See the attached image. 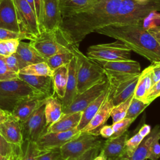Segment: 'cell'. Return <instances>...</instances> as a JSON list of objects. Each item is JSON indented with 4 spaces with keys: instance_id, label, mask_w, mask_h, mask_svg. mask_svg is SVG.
<instances>
[{
    "instance_id": "1",
    "label": "cell",
    "mask_w": 160,
    "mask_h": 160,
    "mask_svg": "<svg viewBox=\"0 0 160 160\" xmlns=\"http://www.w3.org/2000/svg\"><path fill=\"white\" fill-rule=\"evenodd\" d=\"M121 1L98 0L90 8L62 18L59 29L71 45L78 46L87 35L109 25Z\"/></svg>"
},
{
    "instance_id": "2",
    "label": "cell",
    "mask_w": 160,
    "mask_h": 160,
    "mask_svg": "<svg viewBox=\"0 0 160 160\" xmlns=\"http://www.w3.org/2000/svg\"><path fill=\"white\" fill-rule=\"evenodd\" d=\"M95 32L121 41L131 51L151 63L160 61V45L143 27L142 21L124 26H106Z\"/></svg>"
},
{
    "instance_id": "3",
    "label": "cell",
    "mask_w": 160,
    "mask_h": 160,
    "mask_svg": "<svg viewBox=\"0 0 160 160\" xmlns=\"http://www.w3.org/2000/svg\"><path fill=\"white\" fill-rule=\"evenodd\" d=\"M154 11H160V0H122L118 10L109 26L136 24L146 18Z\"/></svg>"
},
{
    "instance_id": "4",
    "label": "cell",
    "mask_w": 160,
    "mask_h": 160,
    "mask_svg": "<svg viewBox=\"0 0 160 160\" xmlns=\"http://www.w3.org/2000/svg\"><path fill=\"white\" fill-rule=\"evenodd\" d=\"M72 51L76 58L78 94L106 79L102 66L81 52L78 46L72 45Z\"/></svg>"
},
{
    "instance_id": "5",
    "label": "cell",
    "mask_w": 160,
    "mask_h": 160,
    "mask_svg": "<svg viewBox=\"0 0 160 160\" xmlns=\"http://www.w3.org/2000/svg\"><path fill=\"white\" fill-rule=\"evenodd\" d=\"M39 96H47L19 78L0 81V109L6 112L11 114L16 105L22 99Z\"/></svg>"
},
{
    "instance_id": "6",
    "label": "cell",
    "mask_w": 160,
    "mask_h": 160,
    "mask_svg": "<svg viewBox=\"0 0 160 160\" xmlns=\"http://www.w3.org/2000/svg\"><path fill=\"white\" fill-rule=\"evenodd\" d=\"M29 43L46 59L58 53L72 51V45L66 39L59 28L41 31Z\"/></svg>"
},
{
    "instance_id": "7",
    "label": "cell",
    "mask_w": 160,
    "mask_h": 160,
    "mask_svg": "<svg viewBox=\"0 0 160 160\" xmlns=\"http://www.w3.org/2000/svg\"><path fill=\"white\" fill-rule=\"evenodd\" d=\"M131 51L121 41L89 46L87 50L89 58L94 61H112L131 59Z\"/></svg>"
},
{
    "instance_id": "8",
    "label": "cell",
    "mask_w": 160,
    "mask_h": 160,
    "mask_svg": "<svg viewBox=\"0 0 160 160\" xmlns=\"http://www.w3.org/2000/svg\"><path fill=\"white\" fill-rule=\"evenodd\" d=\"M96 62L103 68L110 86L124 79L138 75L141 72L139 62L131 59L121 61H97Z\"/></svg>"
},
{
    "instance_id": "9",
    "label": "cell",
    "mask_w": 160,
    "mask_h": 160,
    "mask_svg": "<svg viewBox=\"0 0 160 160\" xmlns=\"http://www.w3.org/2000/svg\"><path fill=\"white\" fill-rule=\"evenodd\" d=\"M102 143L98 136L81 132L79 136L59 148L61 158L64 160H77L88 151L92 148H101Z\"/></svg>"
},
{
    "instance_id": "10",
    "label": "cell",
    "mask_w": 160,
    "mask_h": 160,
    "mask_svg": "<svg viewBox=\"0 0 160 160\" xmlns=\"http://www.w3.org/2000/svg\"><path fill=\"white\" fill-rule=\"evenodd\" d=\"M20 32L32 40L40 32V28L36 14L26 0H13Z\"/></svg>"
},
{
    "instance_id": "11",
    "label": "cell",
    "mask_w": 160,
    "mask_h": 160,
    "mask_svg": "<svg viewBox=\"0 0 160 160\" xmlns=\"http://www.w3.org/2000/svg\"><path fill=\"white\" fill-rule=\"evenodd\" d=\"M45 104L37 109L26 121L21 122L24 142H36L46 132Z\"/></svg>"
},
{
    "instance_id": "12",
    "label": "cell",
    "mask_w": 160,
    "mask_h": 160,
    "mask_svg": "<svg viewBox=\"0 0 160 160\" xmlns=\"http://www.w3.org/2000/svg\"><path fill=\"white\" fill-rule=\"evenodd\" d=\"M109 84L106 79L98 83L82 93L78 94L71 104L62 109V114L82 112L91 102L96 99L104 91L108 89Z\"/></svg>"
},
{
    "instance_id": "13",
    "label": "cell",
    "mask_w": 160,
    "mask_h": 160,
    "mask_svg": "<svg viewBox=\"0 0 160 160\" xmlns=\"http://www.w3.org/2000/svg\"><path fill=\"white\" fill-rule=\"evenodd\" d=\"M81 133V132L77 128L62 132H46L38 139L36 143L41 151L59 149L68 141L79 136Z\"/></svg>"
},
{
    "instance_id": "14",
    "label": "cell",
    "mask_w": 160,
    "mask_h": 160,
    "mask_svg": "<svg viewBox=\"0 0 160 160\" xmlns=\"http://www.w3.org/2000/svg\"><path fill=\"white\" fill-rule=\"evenodd\" d=\"M62 21L59 0H44L41 31H52L59 29Z\"/></svg>"
},
{
    "instance_id": "15",
    "label": "cell",
    "mask_w": 160,
    "mask_h": 160,
    "mask_svg": "<svg viewBox=\"0 0 160 160\" xmlns=\"http://www.w3.org/2000/svg\"><path fill=\"white\" fill-rule=\"evenodd\" d=\"M139 74L124 79L114 85H109V97L114 106L118 105L134 95Z\"/></svg>"
},
{
    "instance_id": "16",
    "label": "cell",
    "mask_w": 160,
    "mask_h": 160,
    "mask_svg": "<svg viewBox=\"0 0 160 160\" xmlns=\"http://www.w3.org/2000/svg\"><path fill=\"white\" fill-rule=\"evenodd\" d=\"M0 134L11 144L22 148L24 143L21 122L11 114L0 124Z\"/></svg>"
},
{
    "instance_id": "17",
    "label": "cell",
    "mask_w": 160,
    "mask_h": 160,
    "mask_svg": "<svg viewBox=\"0 0 160 160\" xmlns=\"http://www.w3.org/2000/svg\"><path fill=\"white\" fill-rule=\"evenodd\" d=\"M114 104L112 102L109 94L105 100L103 104L101 106L99 111L94 116L89 123L81 130V132H88L96 136L99 135V130L104 126L110 117L111 111L114 108Z\"/></svg>"
},
{
    "instance_id": "18",
    "label": "cell",
    "mask_w": 160,
    "mask_h": 160,
    "mask_svg": "<svg viewBox=\"0 0 160 160\" xmlns=\"http://www.w3.org/2000/svg\"><path fill=\"white\" fill-rule=\"evenodd\" d=\"M129 138V132L126 131L122 135L109 138L105 141L101 148L100 151L108 160H116L125 156L126 142Z\"/></svg>"
},
{
    "instance_id": "19",
    "label": "cell",
    "mask_w": 160,
    "mask_h": 160,
    "mask_svg": "<svg viewBox=\"0 0 160 160\" xmlns=\"http://www.w3.org/2000/svg\"><path fill=\"white\" fill-rule=\"evenodd\" d=\"M47 96H39L26 98L19 101L14 107L11 114L21 122L26 121L37 109L44 104Z\"/></svg>"
},
{
    "instance_id": "20",
    "label": "cell",
    "mask_w": 160,
    "mask_h": 160,
    "mask_svg": "<svg viewBox=\"0 0 160 160\" xmlns=\"http://www.w3.org/2000/svg\"><path fill=\"white\" fill-rule=\"evenodd\" d=\"M0 28L20 32L13 0H0Z\"/></svg>"
},
{
    "instance_id": "21",
    "label": "cell",
    "mask_w": 160,
    "mask_h": 160,
    "mask_svg": "<svg viewBox=\"0 0 160 160\" xmlns=\"http://www.w3.org/2000/svg\"><path fill=\"white\" fill-rule=\"evenodd\" d=\"M18 78L48 97L55 95L51 76L18 74Z\"/></svg>"
},
{
    "instance_id": "22",
    "label": "cell",
    "mask_w": 160,
    "mask_h": 160,
    "mask_svg": "<svg viewBox=\"0 0 160 160\" xmlns=\"http://www.w3.org/2000/svg\"><path fill=\"white\" fill-rule=\"evenodd\" d=\"M68 81L66 88L65 94L61 100L62 104V109L68 107L76 96L78 94L77 89V74H76V58L74 57L71 59L68 65Z\"/></svg>"
},
{
    "instance_id": "23",
    "label": "cell",
    "mask_w": 160,
    "mask_h": 160,
    "mask_svg": "<svg viewBox=\"0 0 160 160\" xmlns=\"http://www.w3.org/2000/svg\"><path fill=\"white\" fill-rule=\"evenodd\" d=\"M98 0H59L62 18L69 17L92 7Z\"/></svg>"
},
{
    "instance_id": "24",
    "label": "cell",
    "mask_w": 160,
    "mask_h": 160,
    "mask_svg": "<svg viewBox=\"0 0 160 160\" xmlns=\"http://www.w3.org/2000/svg\"><path fill=\"white\" fill-rule=\"evenodd\" d=\"M82 112H77L68 114H62L55 122L50 125L46 132H62L76 128L81 120Z\"/></svg>"
},
{
    "instance_id": "25",
    "label": "cell",
    "mask_w": 160,
    "mask_h": 160,
    "mask_svg": "<svg viewBox=\"0 0 160 160\" xmlns=\"http://www.w3.org/2000/svg\"><path fill=\"white\" fill-rule=\"evenodd\" d=\"M157 139H160V126L156 125L141 142L139 146L129 158L130 160H146L148 158L152 143Z\"/></svg>"
},
{
    "instance_id": "26",
    "label": "cell",
    "mask_w": 160,
    "mask_h": 160,
    "mask_svg": "<svg viewBox=\"0 0 160 160\" xmlns=\"http://www.w3.org/2000/svg\"><path fill=\"white\" fill-rule=\"evenodd\" d=\"M109 92V86L108 89L104 91L96 99L91 102L82 111L81 118L77 129L81 131L92 119L94 116L99 111L101 106L104 102Z\"/></svg>"
},
{
    "instance_id": "27",
    "label": "cell",
    "mask_w": 160,
    "mask_h": 160,
    "mask_svg": "<svg viewBox=\"0 0 160 160\" xmlns=\"http://www.w3.org/2000/svg\"><path fill=\"white\" fill-rule=\"evenodd\" d=\"M44 114L48 128L62 115V104L61 99L54 95L48 98L45 103Z\"/></svg>"
},
{
    "instance_id": "28",
    "label": "cell",
    "mask_w": 160,
    "mask_h": 160,
    "mask_svg": "<svg viewBox=\"0 0 160 160\" xmlns=\"http://www.w3.org/2000/svg\"><path fill=\"white\" fill-rule=\"evenodd\" d=\"M16 52L28 66L44 62L46 60L29 42H24L20 41Z\"/></svg>"
},
{
    "instance_id": "29",
    "label": "cell",
    "mask_w": 160,
    "mask_h": 160,
    "mask_svg": "<svg viewBox=\"0 0 160 160\" xmlns=\"http://www.w3.org/2000/svg\"><path fill=\"white\" fill-rule=\"evenodd\" d=\"M68 65L62 66L54 69L51 76L54 92L61 101L64 98L66 91L68 76Z\"/></svg>"
},
{
    "instance_id": "30",
    "label": "cell",
    "mask_w": 160,
    "mask_h": 160,
    "mask_svg": "<svg viewBox=\"0 0 160 160\" xmlns=\"http://www.w3.org/2000/svg\"><path fill=\"white\" fill-rule=\"evenodd\" d=\"M151 86V69L149 66L141 72L139 74V80L134 92V97L146 102V96Z\"/></svg>"
},
{
    "instance_id": "31",
    "label": "cell",
    "mask_w": 160,
    "mask_h": 160,
    "mask_svg": "<svg viewBox=\"0 0 160 160\" xmlns=\"http://www.w3.org/2000/svg\"><path fill=\"white\" fill-rule=\"evenodd\" d=\"M19 73L28 75L52 76L53 71L49 68L46 62L44 61L29 64L20 70Z\"/></svg>"
},
{
    "instance_id": "32",
    "label": "cell",
    "mask_w": 160,
    "mask_h": 160,
    "mask_svg": "<svg viewBox=\"0 0 160 160\" xmlns=\"http://www.w3.org/2000/svg\"><path fill=\"white\" fill-rule=\"evenodd\" d=\"M74 57V54L72 51L58 53L48 58L46 62L49 68L54 71L61 66L68 65Z\"/></svg>"
},
{
    "instance_id": "33",
    "label": "cell",
    "mask_w": 160,
    "mask_h": 160,
    "mask_svg": "<svg viewBox=\"0 0 160 160\" xmlns=\"http://www.w3.org/2000/svg\"><path fill=\"white\" fill-rule=\"evenodd\" d=\"M133 96H131L126 100L122 101V102L118 104L116 106H114L112 108L110 116L112 118V122H118L126 118V112L129 106V104L133 98Z\"/></svg>"
},
{
    "instance_id": "34",
    "label": "cell",
    "mask_w": 160,
    "mask_h": 160,
    "mask_svg": "<svg viewBox=\"0 0 160 160\" xmlns=\"http://www.w3.org/2000/svg\"><path fill=\"white\" fill-rule=\"evenodd\" d=\"M148 105L149 104L135 98L133 96V98L128 107L126 118L135 120L138 116H139L144 111V109L148 106Z\"/></svg>"
},
{
    "instance_id": "35",
    "label": "cell",
    "mask_w": 160,
    "mask_h": 160,
    "mask_svg": "<svg viewBox=\"0 0 160 160\" xmlns=\"http://www.w3.org/2000/svg\"><path fill=\"white\" fill-rule=\"evenodd\" d=\"M4 59L8 69L17 74H19L20 70L28 66L16 52L9 56L4 57Z\"/></svg>"
},
{
    "instance_id": "36",
    "label": "cell",
    "mask_w": 160,
    "mask_h": 160,
    "mask_svg": "<svg viewBox=\"0 0 160 160\" xmlns=\"http://www.w3.org/2000/svg\"><path fill=\"white\" fill-rule=\"evenodd\" d=\"M19 39H10L0 41V55L7 57L16 52Z\"/></svg>"
},
{
    "instance_id": "37",
    "label": "cell",
    "mask_w": 160,
    "mask_h": 160,
    "mask_svg": "<svg viewBox=\"0 0 160 160\" xmlns=\"http://www.w3.org/2000/svg\"><path fill=\"white\" fill-rule=\"evenodd\" d=\"M143 139L144 138L139 132L136 133L131 138H128L126 142L124 156L130 158Z\"/></svg>"
},
{
    "instance_id": "38",
    "label": "cell",
    "mask_w": 160,
    "mask_h": 160,
    "mask_svg": "<svg viewBox=\"0 0 160 160\" xmlns=\"http://www.w3.org/2000/svg\"><path fill=\"white\" fill-rule=\"evenodd\" d=\"M134 121V119H133L125 118L118 122L112 123V126L113 128L114 133L111 138H117L128 131L129 127L131 126Z\"/></svg>"
},
{
    "instance_id": "39",
    "label": "cell",
    "mask_w": 160,
    "mask_h": 160,
    "mask_svg": "<svg viewBox=\"0 0 160 160\" xmlns=\"http://www.w3.org/2000/svg\"><path fill=\"white\" fill-rule=\"evenodd\" d=\"M25 150L22 151V160H36L38 155L42 152L35 142L28 141Z\"/></svg>"
},
{
    "instance_id": "40",
    "label": "cell",
    "mask_w": 160,
    "mask_h": 160,
    "mask_svg": "<svg viewBox=\"0 0 160 160\" xmlns=\"http://www.w3.org/2000/svg\"><path fill=\"white\" fill-rule=\"evenodd\" d=\"M18 78V74L10 71L4 61V56L0 55V81Z\"/></svg>"
},
{
    "instance_id": "41",
    "label": "cell",
    "mask_w": 160,
    "mask_h": 160,
    "mask_svg": "<svg viewBox=\"0 0 160 160\" xmlns=\"http://www.w3.org/2000/svg\"><path fill=\"white\" fill-rule=\"evenodd\" d=\"M10 39H19L20 40H22L28 39V38L22 32H17L6 29L0 28V41Z\"/></svg>"
},
{
    "instance_id": "42",
    "label": "cell",
    "mask_w": 160,
    "mask_h": 160,
    "mask_svg": "<svg viewBox=\"0 0 160 160\" xmlns=\"http://www.w3.org/2000/svg\"><path fill=\"white\" fill-rule=\"evenodd\" d=\"M8 142L0 134V154L5 157L12 152L21 149Z\"/></svg>"
},
{
    "instance_id": "43",
    "label": "cell",
    "mask_w": 160,
    "mask_h": 160,
    "mask_svg": "<svg viewBox=\"0 0 160 160\" xmlns=\"http://www.w3.org/2000/svg\"><path fill=\"white\" fill-rule=\"evenodd\" d=\"M61 158L59 149L42 151L36 160H59Z\"/></svg>"
},
{
    "instance_id": "44",
    "label": "cell",
    "mask_w": 160,
    "mask_h": 160,
    "mask_svg": "<svg viewBox=\"0 0 160 160\" xmlns=\"http://www.w3.org/2000/svg\"><path fill=\"white\" fill-rule=\"evenodd\" d=\"M160 96V80L154 83L151 88L146 99V102L151 104L154 100Z\"/></svg>"
},
{
    "instance_id": "45",
    "label": "cell",
    "mask_w": 160,
    "mask_h": 160,
    "mask_svg": "<svg viewBox=\"0 0 160 160\" xmlns=\"http://www.w3.org/2000/svg\"><path fill=\"white\" fill-rule=\"evenodd\" d=\"M34 5L36 17L39 26L40 31L41 32V24L42 21V14L44 8V0H34Z\"/></svg>"
},
{
    "instance_id": "46",
    "label": "cell",
    "mask_w": 160,
    "mask_h": 160,
    "mask_svg": "<svg viewBox=\"0 0 160 160\" xmlns=\"http://www.w3.org/2000/svg\"><path fill=\"white\" fill-rule=\"evenodd\" d=\"M160 139H157L152 143L148 158L150 160H158L160 158V144L159 142Z\"/></svg>"
},
{
    "instance_id": "47",
    "label": "cell",
    "mask_w": 160,
    "mask_h": 160,
    "mask_svg": "<svg viewBox=\"0 0 160 160\" xmlns=\"http://www.w3.org/2000/svg\"><path fill=\"white\" fill-rule=\"evenodd\" d=\"M151 69V78L152 86L160 80V61L151 63L149 66Z\"/></svg>"
},
{
    "instance_id": "48",
    "label": "cell",
    "mask_w": 160,
    "mask_h": 160,
    "mask_svg": "<svg viewBox=\"0 0 160 160\" xmlns=\"http://www.w3.org/2000/svg\"><path fill=\"white\" fill-rule=\"evenodd\" d=\"M100 149L101 148H92L83 154L77 160H93L100 151Z\"/></svg>"
},
{
    "instance_id": "49",
    "label": "cell",
    "mask_w": 160,
    "mask_h": 160,
    "mask_svg": "<svg viewBox=\"0 0 160 160\" xmlns=\"http://www.w3.org/2000/svg\"><path fill=\"white\" fill-rule=\"evenodd\" d=\"M113 133L114 130L112 125H104L99 130V135L106 139L111 138Z\"/></svg>"
},
{
    "instance_id": "50",
    "label": "cell",
    "mask_w": 160,
    "mask_h": 160,
    "mask_svg": "<svg viewBox=\"0 0 160 160\" xmlns=\"http://www.w3.org/2000/svg\"><path fill=\"white\" fill-rule=\"evenodd\" d=\"M147 31L160 45V26L157 25L151 27Z\"/></svg>"
},
{
    "instance_id": "51",
    "label": "cell",
    "mask_w": 160,
    "mask_h": 160,
    "mask_svg": "<svg viewBox=\"0 0 160 160\" xmlns=\"http://www.w3.org/2000/svg\"><path fill=\"white\" fill-rule=\"evenodd\" d=\"M151 126L147 124H144L141 128L139 129L138 132L141 134V136L142 138H145L146 136H148L149 132H151Z\"/></svg>"
},
{
    "instance_id": "52",
    "label": "cell",
    "mask_w": 160,
    "mask_h": 160,
    "mask_svg": "<svg viewBox=\"0 0 160 160\" xmlns=\"http://www.w3.org/2000/svg\"><path fill=\"white\" fill-rule=\"evenodd\" d=\"M22 151V148L13 152H12L11 154L5 156L3 159V160H16V158L18 157V156L21 153V152Z\"/></svg>"
},
{
    "instance_id": "53",
    "label": "cell",
    "mask_w": 160,
    "mask_h": 160,
    "mask_svg": "<svg viewBox=\"0 0 160 160\" xmlns=\"http://www.w3.org/2000/svg\"><path fill=\"white\" fill-rule=\"evenodd\" d=\"M93 160H108V159L101 151H99V154H98V155L94 157Z\"/></svg>"
},
{
    "instance_id": "54",
    "label": "cell",
    "mask_w": 160,
    "mask_h": 160,
    "mask_svg": "<svg viewBox=\"0 0 160 160\" xmlns=\"http://www.w3.org/2000/svg\"><path fill=\"white\" fill-rule=\"evenodd\" d=\"M10 113H6L4 114H1L0 115V124L2 122L8 119V118L10 116Z\"/></svg>"
},
{
    "instance_id": "55",
    "label": "cell",
    "mask_w": 160,
    "mask_h": 160,
    "mask_svg": "<svg viewBox=\"0 0 160 160\" xmlns=\"http://www.w3.org/2000/svg\"><path fill=\"white\" fill-rule=\"evenodd\" d=\"M28 3L30 5V6L32 8L33 11H34V0H26Z\"/></svg>"
},
{
    "instance_id": "56",
    "label": "cell",
    "mask_w": 160,
    "mask_h": 160,
    "mask_svg": "<svg viewBox=\"0 0 160 160\" xmlns=\"http://www.w3.org/2000/svg\"><path fill=\"white\" fill-rule=\"evenodd\" d=\"M22 150L21 152V153L18 156V157L16 158V160H22Z\"/></svg>"
},
{
    "instance_id": "57",
    "label": "cell",
    "mask_w": 160,
    "mask_h": 160,
    "mask_svg": "<svg viewBox=\"0 0 160 160\" xmlns=\"http://www.w3.org/2000/svg\"><path fill=\"white\" fill-rule=\"evenodd\" d=\"M116 160H130V159H129V158H128V157L123 156V157H122V158H119V159H116Z\"/></svg>"
},
{
    "instance_id": "58",
    "label": "cell",
    "mask_w": 160,
    "mask_h": 160,
    "mask_svg": "<svg viewBox=\"0 0 160 160\" xmlns=\"http://www.w3.org/2000/svg\"><path fill=\"white\" fill-rule=\"evenodd\" d=\"M6 113H8V112H4V111H2L1 109H0V115H1V114H6Z\"/></svg>"
},
{
    "instance_id": "59",
    "label": "cell",
    "mask_w": 160,
    "mask_h": 160,
    "mask_svg": "<svg viewBox=\"0 0 160 160\" xmlns=\"http://www.w3.org/2000/svg\"><path fill=\"white\" fill-rule=\"evenodd\" d=\"M4 158V156H2V155H1V154H0V160H3Z\"/></svg>"
},
{
    "instance_id": "60",
    "label": "cell",
    "mask_w": 160,
    "mask_h": 160,
    "mask_svg": "<svg viewBox=\"0 0 160 160\" xmlns=\"http://www.w3.org/2000/svg\"><path fill=\"white\" fill-rule=\"evenodd\" d=\"M138 1H141V2H146V1H149V0H138Z\"/></svg>"
},
{
    "instance_id": "61",
    "label": "cell",
    "mask_w": 160,
    "mask_h": 160,
    "mask_svg": "<svg viewBox=\"0 0 160 160\" xmlns=\"http://www.w3.org/2000/svg\"><path fill=\"white\" fill-rule=\"evenodd\" d=\"M59 160H64V159H62V158H60Z\"/></svg>"
}]
</instances>
